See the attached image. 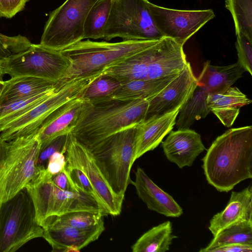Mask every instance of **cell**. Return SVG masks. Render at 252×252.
I'll list each match as a JSON object with an SVG mask.
<instances>
[{"label":"cell","instance_id":"43","mask_svg":"<svg viewBox=\"0 0 252 252\" xmlns=\"http://www.w3.org/2000/svg\"><path fill=\"white\" fill-rule=\"evenodd\" d=\"M8 147V142L0 138V167L5 157ZM1 204H0V207Z\"/></svg>","mask_w":252,"mask_h":252},{"label":"cell","instance_id":"41","mask_svg":"<svg viewBox=\"0 0 252 252\" xmlns=\"http://www.w3.org/2000/svg\"><path fill=\"white\" fill-rule=\"evenodd\" d=\"M252 245L229 244L210 248H202L199 252H251Z\"/></svg>","mask_w":252,"mask_h":252},{"label":"cell","instance_id":"34","mask_svg":"<svg viewBox=\"0 0 252 252\" xmlns=\"http://www.w3.org/2000/svg\"><path fill=\"white\" fill-rule=\"evenodd\" d=\"M121 84L115 78L101 74L88 86L82 98L92 99L110 96Z\"/></svg>","mask_w":252,"mask_h":252},{"label":"cell","instance_id":"33","mask_svg":"<svg viewBox=\"0 0 252 252\" xmlns=\"http://www.w3.org/2000/svg\"><path fill=\"white\" fill-rule=\"evenodd\" d=\"M225 6L232 16L236 35L252 41V0H225Z\"/></svg>","mask_w":252,"mask_h":252},{"label":"cell","instance_id":"3","mask_svg":"<svg viewBox=\"0 0 252 252\" xmlns=\"http://www.w3.org/2000/svg\"><path fill=\"white\" fill-rule=\"evenodd\" d=\"M159 40H127L118 42L80 41L61 51L71 64L63 78L73 79L102 72L106 67L137 54Z\"/></svg>","mask_w":252,"mask_h":252},{"label":"cell","instance_id":"4","mask_svg":"<svg viewBox=\"0 0 252 252\" xmlns=\"http://www.w3.org/2000/svg\"><path fill=\"white\" fill-rule=\"evenodd\" d=\"M52 177L45 168H43L25 187L32 200L39 225L48 217L73 211L100 212L106 216L109 215L104 207L91 195L82 190L62 189L53 183Z\"/></svg>","mask_w":252,"mask_h":252},{"label":"cell","instance_id":"1","mask_svg":"<svg viewBox=\"0 0 252 252\" xmlns=\"http://www.w3.org/2000/svg\"><path fill=\"white\" fill-rule=\"evenodd\" d=\"M148 107L149 99L121 100L108 96L83 98L70 133L86 148L90 147L136 126L145 119Z\"/></svg>","mask_w":252,"mask_h":252},{"label":"cell","instance_id":"14","mask_svg":"<svg viewBox=\"0 0 252 252\" xmlns=\"http://www.w3.org/2000/svg\"><path fill=\"white\" fill-rule=\"evenodd\" d=\"M197 86V78L187 62L184 69L170 83L149 99L145 119L158 116L181 108Z\"/></svg>","mask_w":252,"mask_h":252},{"label":"cell","instance_id":"5","mask_svg":"<svg viewBox=\"0 0 252 252\" xmlns=\"http://www.w3.org/2000/svg\"><path fill=\"white\" fill-rule=\"evenodd\" d=\"M136 126L123 130L86 148L113 191L125 196L132 181L130 171L134 162Z\"/></svg>","mask_w":252,"mask_h":252},{"label":"cell","instance_id":"21","mask_svg":"<svg viewBox=\"0 0 252 252\" xmlns=\"http://www.w3.org/2000/svg\"><path fill=\"white\" fill-rule=\"evenodd\" d=\"M250 220H252V185L240 191H232L226 207L213 217L208 228L215 237L230 225Z\"/></svg>","mask_w":252,"mask_h":252},{"label":"cell","instance_id":"28","mask_svg":"<svg viewBox=\"0 0 252 252\" xmlns=\"http://www.w3.org/2000/svg\"><path fill=\"white\" fill-rule=\"evenodd\" d=\"M208 92L197 86L189 100L180 108L176 122L178 129L189 128L195 120L205 118L210 109L207 103Z\"/></svg>","mask_w":252,"mask_h":252},{"label":"cell","instance_id":"39","mask_svg":"<svg viewBox=\"0 0 252 252\" xmlns=\"http://www.w3.org/2000/svg\"><path fill=\"white\" fill-rule=\"evenodd\" d=\"M29 0H0V17L10 19L25 8Z\"/></svg>","mask_w":252,"mask_h":252},{"label":"cell","instance_id":"42","mask_svg":"<svg viewBox=\"0 0 252 252\" xmlns=\"http://www.w3.org/2000/svg\"><path fill=\"white\" fill-rule=\"evenodd\" d=\"M52 180L57 187L62 189L65 190H80L75 188L72 185L65 169L52 176Z\"/></svg>","mask_w":252,"mask_h":252},{"label":"cell","instance_id":"15","mask_svg":"<svg viewBox=\"0 0 252 252\" xmlns=\"http://www.w3.org/2000/svg\"><path fill=\"white\" fill-rule=\"evenodd\" d=\"M161 146L167 159L180 168L191 166L206 150L201 135L189 128L171 130Z\"/></svg>","mask_w":252,"mask_h":252},{"label":"cell","instance_id":"40","mask_svg":"<svg viewBox=\"0 0 252 252\" xmlns=\"http://www.w3.org/2000/svg\"><path fill=\"white\" fill-rule=\"evenodd\" d=\"M65 153L66 152H58L49 158L45 169L50 176L52 177L65 169Z\"/></svg>","mask_w":252,"mask_h":252},{"label":"cell","instance_id":"9","mask_svg":"<svg viewBox=\"0 0 252 252\" xmlns=\"http://www.w3.org/2000/svg\"><path fill=\"white\" fill-rule=\"evenodd\" d=\"M149 0H113L103 38L127 40H159L149 9Z\"/></svg>","mask_w":252,"mask_h":252},{"label":"cell","instance_id":"6","mask_svg":"<svg viewBox=\"0 0 252 252\" xmlns=\"http://www.w3.org/2000/svg\"><path fill=\"white\" fill-rule=\"evenodd\" d=\"M40 145L36 134L8 141L0 167V204L14 197L45 167L37 165Z\"/></svg>","mask_w":252,"mask_h":252},{"label":"cell","instance_id":"8","mask_svg":"<svg viewBox=\"0 0 252 252\" xmlns=\"http://www.w3.org/2000/svg\"><path fill=\"white\" fill-rule=\"evenodd\" d=\"M32 200L25 188L0 207V252H14L32 239L42 237Z\"/></svg>","mask_w":252,"mask_h":252},{"label":"cell","instance_id":"26","mask_svg":"<svg viewBox=\"0 0 252 252\" xmlns=\"http://www.w3.org/2000/svg\"><path fill=\"white\" fill-rule=\"evenodd\" d=\"M179 74L156 79H138L122 84L108 97L121 100L149 99L170 83Z\"/></svg>","mask_w":252,"mask_h":252},{"label":"cell","instance_id":"36","mask_svg":"<svg viewBox=\"0 0 252 252\" xmlns=\"http://www.w3.org/2000/svg\"><path fill=\"white\" fill-rule=\"evenodd\" d=\"M65 158V170L72 185L75 188L91 195L103 206L83 171L70 159Z\"/></svg>","mask_w":252,"mask_h":252},{"label":"cell","instance_id":"44","mask_svg":"<svg viewBox=\"0 0 252 252\" xmlns=\"http://www.w3.org/2000/svg\"><path fill=\"white\" fill-rule=\"evenodd\" d=\"M3 61L4 60L0 59V81H3V77L5 75L3 68Z\"/></svg>","mask_w":252,"mask_h":252},{"label":"cell","instance_id":"13","mask_svg":"<svg viewBox=\"0 0 252 252\" xmlns=\"http://www.w3.org/2000/svg\"><path fill=\"white\" fill-rule=\"evenodd\" d=\"M65 158L83 171L108 214L113 216L120 215L124 196L113 191L89 151L70 133Z\"/></svg>","mask_w":252,"mask_h":252},{"label":"cell","instance_id":"30","mask_svg":"<svg viewBox=\"0 0 252 252\" xmlns=\"http://www.w3.org/2000/svg\"><path fill=\"white\" fill-rule=\"evenodd\" d=\"M106 215L100 212L78 211L47 217L40 224L42 228L70 226L88 228L96 226Z\"/></svg>","mask_w":252,"mask_h":252},{"label":"cell","instance_id":"45","mask_svg":"<svg viewBox=\"0 0 252 252\" xmlns=\"http://www.w3.org/2000/svg\"><path fill=\"white\" fill-rule=\"evenodd\" d=\"M3 81H0V93L3 87Z\"/></svg>","mask_w":252,"mask_h":252},{"label":"cell","instance_id":"31","mask_svg":"<svg viewBox=\"0 0 252 252\" xmlns=\"http://www.w3.org/2000/svg\"><path fill=\"white\" fill-rule=\"evenodd\" d=\"M113 0H98L90 10L84 27V39L103 38Z\"/></svg>","mask_w":252,"mask_h":252},{"label":"cell","instance_id":"16","mask_svg":"<svg viewBox=\"0 0 252 252\" xmlns=\"http://www.w3.org/2000/svg\"><path fill=\"white\" fill-rule=\"evenodd\" d=\"M43 238L52 248V252H79L96 240L105 229L102 220L96 226L88 228L70 226L43 228Z\"/></svg>","mask_w":252,"mask_h":252},{"label":"cell","instance_id":"20","mask_svg":"<svg viewBox=\"0 0 252 252\" xmlns=\"http://www.w3.org/2000/svg\"><path fill=\"white\" fill-rule=\"evenodd\" d=\"M83 102L82 96L74 99L61 106L45 120L35 133L40 143V150L56 137L71 133Z\"/></svg>","mask_w":252,"mask_h":252},{"label":"cell","instance_id":"19","mask_svg":"<svg viewBox=\"0 0 252 252\" xmlns=\"http://www.w3.org/2000/svg\"><path fill=\"white\" fill-rule=\"evenodd\" d=\"M135 175V180L131 184L149 210L167 217L177 218L183 214L182 207L170 194L158 187L142 168L137 167Z\"/></svg>","mask_w":252,"mask_h":252},{"label":"cell","instance_id":"25","mask_svg":"<svg viewBox=\"0 0 252 252\" xmlns=\"http://www.w3.org/2000/svg\"><path fill=\"white\" fill-rule=\"evenodd\" d=\"M57 82L30 76L11 77L3 82L0 105L48 90Z\"/></svg>","mask_w":252,"mask_h":252},{"label":"cell","instance_id":"17","mask_svg":"<svg viewBox=\"0 0 252 252\" xmlns=\"http://www.w3.org/2000/svg\"><path fill=\"white\" fill-rule=\"evenodd\" d=\"M181 108L165 114L145 119L136 126L134 161L157 148L172 130Z\"/></svg>","mask_w":252,"mask_h":252},{"label":"cell","instance_id":"37","mask_svg":"<svg viewBox=\"0 0 252 252\" xmlns=\"http://www.w3.org/2000/svg\"><path fill=\"white\" fill-rule=\"evenodd\" d=\"M236 35L237 63L246 71L252 75V41L241 33Z\"/></svg>","mask_w":252,"mask_h":252},{"label":"cell","instance_id":"11","mask_svg":"<svg viewBox=\"0 0 252 252\" xmlns=\"http://www.w3.org/2000/svg\"><path fill=\"white\" fill-rule=\"evenodd\" d=\"M70 64L61 51L32 43L27 50L4 59L3 68L5 74L11 77L30 76L57 82Z\"/></svg>","mask_w":252,"mask_h":252},{"label":"cell","instance_id":"29","mask_svg":"<svg viewBox=\"0 0 252 252\" xmlns=\"http://www.w3.org/2000/svg\"><path fill=\"white\" fill-rule=\"evenodd\" d=\"M62 79L53 88L38 94L0 105V127L23 115L52 95L59 88Z\"/></svg>","mask_w":252,"mask_h":252},{"label":"cell","instance_id":"12","mask_svg":"<svg viewBox=\"0 0 252 252\" xmlns=\"http://www.w3.org/2000/svg\"><path fill=\"white\" fill-rule=\"evenodd\" d=\"M155 25L163 37L182 46L195 33L215 17L212 9L177 10L149 2Z\"/></svg>","mask_w":252,"mask_h":252},{"label":"cell","instance_id":"2","mask_svg":"<svg viewBox=\"0 0 252 252\" xmlns=\"http://www.w3.org/2000/svg\"><path fill=\"white\" fill-rule=\"evenodd\" d=\"M208 183L227 192L252 178V126L229 129L213 142L202 159Z\"/></svg>","mask_w":252,"mask_h":252},{"label":"cell","instance_id":"35","mask_svg":"<svg viewBox=\"0 0 252 252\" xmlns=\"http://www.w3.org/2000/svg\"><path fill=\"white\" fill-rule=\"evenodd\" d=\"M32 43L26 36H10L0 32V59L4 60L29 49Z\"/></svg>","mask_w":252,"mask_h":252},{"label":"cell","instance_id":"18","mask_svg":"<svg viewBox=\"0 0 252 252\" xmlns=\"http://www.w3.org/2000/svg\"><path fill=\"white\" fill-rule=\"evenodd\" d=\"M183 46L168 37L160 39L148 66V79L180 73L188 62Z\"/></svg>","mask_w":252,"mask_h":252},{"label":"cell","instance_id":"23","mask_svg":"<svg viewBox=\"0 0 252 252\" xmlns=\"http://www.w3.org/2000/svg\"><path fill=\"white\" fill-rule=\"evenodd\" d=\"M156 43L105 68L102 74L115 78L121 84L135 80L148 79V66L155 52Z\"/></svg>","mask_w":252,"mask_h":252},{"label":"cell","instance_id":"27","mask_svg":"<svg viewBox=\"0 0 252 252\" xmlns=\"http://www.w3.org/2000/svg\"><path fill=\"white\" fill-rule=\"evenodd\" d=\"M172 225L166 221L144 233L132 246L133 252H165L170 249L173 239Z\"/></svg>","mask_w":252,"mask_h":252},{"label":"cell","instance_id":"38","mask_svg":"<svg viewBox=\"0 0 252 252\" xmlns=\"http://www.w3.org/2000/svg\"><path fill=\"white\" fill-rule=\"evenodd\" d=\"M69 137V134L58 136L40 150L37 165L46 167L47 161L52 155L58 152H66Z\"/></svg>","mask_w":252,"mask_h":252},{"label":"cell","instance_id":"32","mask_svg":"<svg viewBox=\"0 0 252 252\" xmlns=\"http://www.w3.org/2000/svg\"><path fill=\"white\" fill-rule=\"evenodd\" d=\"M229 244L252 245V220L238 222L225 228L214 237L206 248Z\"/></svg>","mask_w":252,"mask_h":252},{"label":"cell","instance_id":"7","mask_svg":"<svg viewBox=\"0 0 252 252\" xmlns=\"http://www.w3.org/2000/svg\"><path fill=\"white\" fill-rule=\"evenodd\" d=\"M102 72L73 79L63 78L57 90L32 109L0 127V138L6 141L35 134L45 120L66 103L83 96L90 84Z\"/></svg>","mask_w":252,"mask_h":252},{"label":"cell","instance_id":"10","mask_svg":"<svg viewBox=\"0 0 252 252\" xmlns=\"http://www.w3.org/2000/svg\"><path fill=\"white\" fill-rule=\"evenodd\" d=\"M98 0H66L50 12L39 44L62 51L84 39L86 17Z\"/></svg>","mask_w":252,"mask_h":252},{"label":"cell","instance_id":"24","mask_svg":"<svg viewBox=\"0 0 252 252\" xmlns=\"http://www.w3.org/2000/svg\"><path fill=\"white\" fill-rule=\"evenodd\" d=\"M245 71L237 62L225 66H215L207 61L197 79V86L203 87L209 94H220L231 87Z\"/></svg>","mask_w":252,"mask_h":252},{"label":"cell","instance_id":"22","mask_svg":"<svg viewBox=\"0 0 252 252\" xmlns=\"http://www.w3.org/2000/svg\"><path fill=\"white\" fill-rule=\"evenodd\" d=\"M238 88L230 87L220 94H208L207 103L212 111L226 127L233 124L241 107L252 102Z\"/></svg>","mask_w":252,"mask_h":252}]
</instances>
